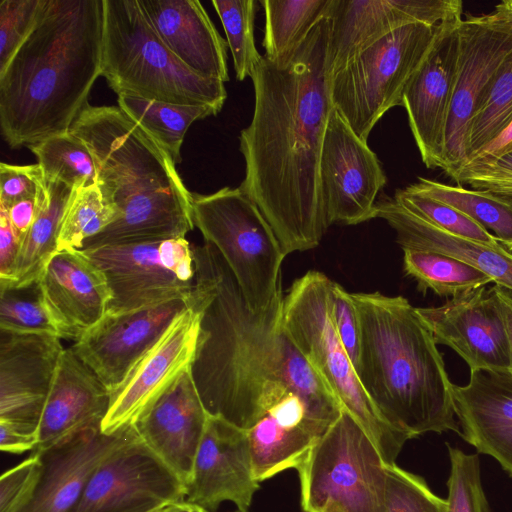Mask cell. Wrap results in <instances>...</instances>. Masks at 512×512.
I'll return each instance as SVG.
<instances>
[{"label":"cell","instance_id":"7c38bea8","mask_svg":"<svg viewBox=\"0 0 512 512\" xmlns=\"http://www.w3.org/2000/svg\"><path fill=\"white\" fill-rule=\"evenodd\" d=\"M387 177L367 141L333 108L320 158V192L327 226L373 219L376 197Z\"/></svg>","mask_w":512,"mask_h":512},{"label":"cell","instance_id":"7dc6e473","mask_svg":"<svg viewBox=\"0 0 512 512\" xmlns=\"http://www.w3.org/2000/svg\"><path fill=\"white\" fill-rule=\"evenodd\" d=\"M472 189L488 191L512 200V152L482 167L463 172L454 180Z\"/></svg>","mask_w":512,"mask_h":512},{"label":"cell","instance_id":"8992f818","mask_svg":"<svg viewBox=\"0 0 512 512\" xmlns=\"http://www.w3.org/2000/svg\"><path fill=\"white\" fill-rule=\"evenodd\" d=\"M101 76L118 95L217 113L227 98L224 82L196 73L166 46L138 0H103Z\"/></svg>","mask_w":512,"mask_h":512},{"label":"cell","instance_id":"74e56055","mask_svg":"<svg viewBox=\"0 0 512 512\" xmlns=\"http://www.w3.org/2000/svg\"><path fill=\"white\" fill-rule=\"evenodd\" d=\"M511 121L512 55L496 76L472 118L466 140V161L493 140Z\"/></svg>","mask_w":512,"mask_h":512},{"label":"cell","instance_id":"7bdbcfd3","mask_svg":"<svg viewBox=\"0 0 512 512\" xmlns=\"http://www.w3.org/2000/svg\"><path fill=\"white\" fill-rule=\"evenodd\" d=\"M46 0L0 2V72L34 29Z\"/></svg>","mask_w":512,"mask_h":512},{"label":"cell","instance_id":"816d5d0a","mask_svg":"<svg viewBox=\"0 0 512 512\" xmlns=\"http://www.w3.org/2000/svg\"><path fill=\"white\" fill-rule=\"evenodd\" d=\"M46 196L47 185L36 196L20 200L8 209H5L14 230L21 240L35 221Z\"/></svg>","mask_w":512,"mask_h":512},{"label":"cell","instance_id":"44dd1931","mask_svg":"<svg viewBox=\"0 0 512 512\" xmlns=\"http://www.w3.org/2000/svg\"><path fill=\"white\" fill-rule=\"evenodd\" d=\"M208 413L190 367L144 411L134 426L141 441L187 486Z\"/></svg>","mask_w":512,"mask_h":512},{"label":"cell","instance_id":"e0dca14e","mask_svg":"<svg viewBox=\"0 0 512 512\" xmlns=\"http://www.w3.org/2000/svg\"><path fill=\"white\" fill-rule=\"evenodd\" d=\"M461 19L440 25L435 42L407 84L402 106L427 168L443 169L447 122L458 61V26Z\"/></svg>","mask_w":512,"mask_h":512},{"label":"cell","instance_id":"d6986e66","mask_svg":"<svg viewBox=\"0 0 512 512\" xmlns=\"http://www.w3.org/2000/svg\"><path fill=\"white\" fill-rule=\"evenodd\" d=\"M63 350L58 336L0 329V421L38 432Z\"/></svg>","mask_w":512,"mask_h":512},{"label":"cell","instance_id":"2e32d148","mask_svg":"<svg viewBox=\"0 0 512 512\" xmlns=\"http://www.w3.org/2000/svg\"><path fill=\"white\" fill-rule=\"evenodd\" d=\"M200 316L189 305L159 341L134 365L121 385L110 394L101 424L104 434L134 425L144 411L191 366L199 334Z\"/></svg>","mask_w":512,"mask_h":512},{"label":"cell","instance_id":"f546056e","mask_svg":"<svg viewBox=\"0 0 512 512\" xmlns=\"http://www.w3.org/2000/svg\"><path fill=\"white\" fill-rule=\"evenodd\" d=\"M47 196L32 226L22 239L13 276L0 287L20 288L36 282L57 252L62 218L73 191L60 181H46Z\"/></svg>","mask_w":512,"mask_h":512},{"label":"cell","instance_id":"7402d4cb","mask_svg":"<svg viewBox=\"0 0 512 512\" xmlns=\"http://www.w3.org/2000/svg\"><path fill=\"white\" fill-rule=\"evenodd\" d=\"M37 281L60 338L83 336L105 316L112 298L103 272L79 249L57 251Z\"/></svg>","mask_w":512,"mask_h":512},{"label":"cell","instance_id":"6da1fadb","mask_svg":"<svg viewBox=\"0 0 512 512\" xmlns=\"http://www.w3.org/2000/svg\"><path fill=\"white\" fill-rule=\"evenodd\" d=\"M323 17L290 58L263 56L251 75L254 111L240 132L245 177L239 188L257 205L288 255L315 248L328 226L320 192V158L333 105Z\"/></svg>","mask_w":512,"mask_h":512},{"label":"cell","instance_id":"9c48e42d","mask_svg":"<svg viewBox=\"0 0 512 512\" xmlns=\"http://www.w3.org/2000/svg\"><path fill=\"white\" fill-rule=\"evenodd\" d=\"M387 464L344 409L296 469L304 512H385Z\"/></svg>","mask_w":512,"mask_h":512},{"label":"cell","instance_id":"c3c4849f","mask_svg":"<svg viewBox=\"0 0 512 512\" xmlns=\"http://www.w3.org/2000/svg\"><path fill=\"white\" fill-rule=\"evenodd\" d=\"M161 264L180 281L193 283L195 277L193 249L185 238L161 241L158 247Z\"/></svg>","mask_w":512,"mask_h":512},{"label":"cell","instance_id":"4dcf8cb0","mask_svg":"<svg viewBox=\"0 0 512 512\" xmlns=\"http://www.w3.org/2000/svg\"><path fill=\"white\" fill-rule=\"evenodd\" d=\"M410 186L419 193L444 202L468 215L512 253V200L484 191L468 189L419 177Z\"/></svg>","mask_w":512,"mask_h":512},{"label":"cell","instance_id":"d6a6232c","mask_svg":"<svg viewBox=\"0 0 512 512\" xmlns=\"http://www.w3.org/2000/svg\"><path fill=\"white\" fill-rule=\"evenodd\" d=\"M331 0H262L264 57L273 62L290 58L313 27L326 16Z\"/></svg>","mask_w":512,"mask_h":512},{"label":"cell","instance_id":"ac0fdd59","mask_svg":"<svg viewBox=\"0 0 512 512\" xmlns=\"http://www.w3.org/2000/svg\"><path fill=\"white\" fill-rule=\"evenodd\" d=\"M416 309L436 344L453 349L470 371H510L507 334L491 288L482 286L441 306Z\"/></svg>","mask_w":512,"mask_h":512},{"label":"cell","instance_id":"9f6ffc18","mask_svg":"<svg viewBox=\"0 0 512 512\" xmlns=\"http://www.w3.org/2000/svg\"><path fill=\"white\" fill-rule=\"evenodd\" d=\"M173 504L171 505H165V506H160V507H157L155 509H152L150 511H147V512H168V510L170 509V507L172 506Z\"/></svg>","mask_w":512,"mask_h":512},{"label":"cell","instance_id":"db71d44e","mask_svg":"<svg viewBox=\"0 0 512 512\" xmlns=\"http://www.w3.org/2000/svg\"><path fill=\"white\" fill-rule=\"evenodd\" d=\"M491 289L505 326L509 346L510 372L512 373V291L499 285H494Z\"/></svg>","mask_w":512,"mask_h":512},{"label":"cell","instance_id":"d590c367","mask_svg":"<svg viewBox=\"0 0 512 512\" xmlns=\"http://www.w3.org/2000/svg\"><path fill=\"white\" fill-rule=\"evenodd\" d=\"M120 216L118 208L104 200L97 184L73 189L62 218L57 251L81 250L87 239L98 235Z\"/></svg>","mask_w":512,"mask_h":512},{"label":"cell","instance_id":"f35d334b","mask_svg":"<svg viewBox=\"0 0 512 512\" xmlns=\"http://www.w3.org/2000/svg\"><path fill=\"white\" fill-rule=\"evenodd\" d=\"M409 212L452 235L486 243L500 244L489 232L460 210L414 190L410 185L397 189L394 197Z\"/></svg>","mask_w":512,"mask_h":512},{"label":"cell","instance_id":"8fae6325","mask_svg":"<svg viewBox=\"0 0 512 512\" xmlns=\"http://www.w3.org/2000/svg\"><path fill=\"white\" fill-rule=\"evenodd\" d=\"M511 55L512 15L501 2L488 14L460 21L457 71L442 169L453 180L466 162V140L472 118Z\"/></svg>","mask_w":512,"mask_h":512},{"label":"cell","instance_id":"7a4b0ae2","mask_svg":"<svg viewBox=\"0 0 512 512\" xmlns=\"http://www.w3.org/2000/svg\"><path fill=\"white\" fill-rule=\"evenodd\" d=\"M192 249L188 303L198 311L200 326L190 372L208 415L248 430L269 406L294 392L332 424L343 408L286 332L284 295L255 313L216 247L205 241Z\"/></svg>","mask_w":512,"mask_h":512},{"label":"cell","instance_id":"680465c9","mask_svg":"<svg viewBox=\"0 0 512 512\" xmlns=\"http://www.w3.org/2000/svg\"><path fill=\"white\" fill-rule=\"evenodd\" d=\"M234 512H242V511H240V510H236V511H234Z\"/></svg>","mask_w":512,"mask_h":512},{"label":"cell","instance_id":"4fadbf2b","mask_svg":"<svg viewBox=\"0 0 512 512\" xmlns=\"http://www.w3.org/2000/svg\"><path fill=\"white\" fill-rule=\"evenodd\" d=\"M185 498L184 484L139 437L97 467L72 512H147Z\"/></svg>","mask_w":512,"mask_h":512},{"label":"cell","instance_id":"3957f363","mask_svg":"<svg viewBox=\"0 0 512 512\" xmlns=\"http://www.w3.org/2000/svg\"><path fill=\"white\" fill-rule=\"evenodd\" d=\"M103 0H46L0 72V129L11 148L66 133L101 76Z\"/></svg>","mask_w":512,"mask_h":512},{"label":"cell","instance_id":"d4e9b609","mask_svg":"<svg viewBox=\"0 0 512 512\" xmlns=\"http://www.w3.org/2000/svg\"><path fill=\"white\" fill-rule=\"evenodd\" d=\"M452 397L461 437L512 478V373L473 370L466 385L452 384Z\"/></svg>","mask_w":512,"mask_h":512},{"label":"cell","instance_id":"9a60e30c","mask_svg":"<svg viewBox=\"0 0 512 512\" xmlns=\"http://www.w3.org/2000/svg\"><path fill=\"white\" fill-rule=\"evenodd\" d=\"M188 301L173 299L125 313L105 314L75 341L72 349L111 394L188 308Z\"/></svg>","mask_w":512,"mask_h":512},{"label":"cell","instance_id":"4316f807","mask_svg":"<svg viewBox=\"0 0 512 512\" xmlns=\"http://www.w3.org/2000/svg\"><path fill=\"white\" fill-rule=\"evenodd\" d=\"M331 425L297 393L278 399L246 430L257 481L297 469Z\"/></svg>","mask_w":512,"mask_h":512},{"label":"cell","instance_id":"8d00e7d4","mask_svg":"<svg viewBox=\"0 0 512 512\" xmlns=\"http://www.w3.org/2000/svg\"><path fill=\"white\" fill-rule=\"evenodd\" d=\"M258 3L256 0L212 1L222 22L239 81L251 77L263 59L256 48L254 38V21Z\"/></svg>","mask_w":512,"mask_h":512},{"label":"cell","instance_id":"30bf717a","mask_svg":"<svg viewBox=\"0 0 512 512\" xmlns=\"http://www.w3.org/2000/svg\"><path fill=\"white\" fill-rule=\"evenodd\" d=\"M438 26L409 24L380 38L330 77L333 108L367 141L382 116L402 106L410 79L430 52Z\"/></svg>","mask_w":512,"mask_h":512},{"label":"cell","instance_id":"603a6c76","mask_svg":"<svg viewBox=\"0 0 512 512\" xmlns=\"http://www.w3.org/2000/svg\"><path fill=\"white\" fill-rule=\"evenodd\" d=\"M139 438L134 425L104 434L90 428L39 454L42 470L30 503L21 512H72L97 467L113 452Z\"/></svg>","mask_w":512,"mask_h":512},{"label":"cell","instance_id":"f5cc1de1","mask_svg":"<svg viewBox=\"0 0 512 512\" xmlns=\"http://www.w3.org/2000/svg\"><path fill=\"white\" fill-rule=\"evenodd\" d=\"M38 432L0 421V449L12 454L33 451L38 444Z\"/></svg>","mask_w":512,"mask_h":512},{"label":"cell","instance_id":"f1b7e54d","mask_svg":"<svg viewBox=\"0 0 512 512\" xmlns=\"http://www.w3.org/2000/svg\"><path fill=\"white\" fill-rule=\"evenodd\" d=\"M373 218L385 220L403 250L444 254L480 270L496 285L512 291V253L501 244L489 245L445 232L402 207L394 198L377 201Z\"/></svg>","mask_w":512,"mask_h":512},{"label":"cell","instance_id":"1f68e13d","mask_svg":"<svg viewBox=\"0 0 512 512\" xmlns=\"http://www.w3.org/2000/svg\"><path fill=\"white\" fill-rule=\"evenodd\" d=\"M118 106L171 156L181 161V146L192 123L218 114L207 105H178L140 97L118 95Z\"/></svg>","mask_w":512,"mask_h":512},{"label":"cell","instance_id":"ee69618b","mask_svg":"<svg viewBox=\"0 0 512 512\" xmlns=\"http://www.w3.org/2000/svg\"><path fill=\"white\" fill-rule=\"evenodd\" d=\"M42 470L39 454L5 471L0 478V512H21L32 500Z\"/></svg>","mask_w":512,"mask_h":512},{"label":"cell","instance_id":"5bb4252c","mask_svg":"<svg viewBox=\"0 0 512 512\" xmlns=\"http://www.w3.org/2000/svg\"><path fill=\"white\" fill-rule=\"evenodd\" d=\"M460 0H331L328 69L330 77L365 48L409 24L438 26L461 19Z\"/></svg>","mask_w":512,"mask_h":512},{"label":"cell","instance_id":"836d02e7","mask_svg":"<svg viewBox=\"0 0 512 512\" xmlns=\"http://www.w3.org/2000/svg\"><path fill=\"white\" fill-rule=\"evenodd\" d=\"M404 271L425 293L430 289L440 296H451L486 286L493 280L480 270L456 258L428 251L406 249Z\"/></svg>","mask_w":512,"mask_h":512},{"label":"cell","instance_id":"e575fe53","mask_svg":"<svg viewBox=\"0 0 512 512\" xmlns=\"http://www.w3.org/2000/svg\"><path fill=\"white\" fill-rule=\"evenodd\" d=\"M46 181H60L72 189L97 184L95 158L80 137L68 131L28 147Z\"/></svg>","mask_w":512,"mask_h":512},{"label":"cell","instance_id":"6f0895ef","mask_svg":"<svg viewBox=\"0 0 512 512\" xmlns=\"http://www.w3.org/2000/svg\"><path fill=\"white\" fill-rule=\"evenodd\" d=\"M506 10L512 15V0L502 1L501 2Z\"/></svg>","mask_w":512,"mask_h":512},{"label":"cell","instance_id":"11a10c76","mask_svg":"<svg viewBox=\"0 0 512 512\" xmlns=\"http://www.w3.org/2000/svg\"><path fill=\"white\" fill-rule=\"evenodd\" d=\"M168 512H211L186 501L173 504Z\"/></svg>","mask_w":512,"mask_h":512},{"label":"cell","instance_id":"83f0119b","mask_svg":"<svg viewBox=\"0 0 512 512\" xmlns=\"http://www.w3.org/2000/svg\"><path fill=\"white\" fill-rule=\"evenodd\" d=\"M166 46L196 73L229 80L227 41L197 0H138Z\"/></svg>","mask_w":512,"mask_h":512},{"label":"cell","instance_id":"cb8c5ba5","mask_svg":"<svg viewBox=\"0 0 512 512\" xmlns=\"http://www.w3.org/2000/svg\"><path fill=\"white\" fill-rule=\"evenodd\" d=\"M160 242L82 250L106 277L112 294L106 314L134 311L173 299H189L194 282L180 281L161 264Z\"/></svg>","mask_w":512,"mask_h":512},{"label":"cell","instance_id":"ba28073f","mask_svg":"<svg viewBox=\"0 0 512 512\" xmlns=\"http://www.w3.org/2000/svg\"><path fill=\"white\" fill-rule=\"evenodd\" d=\"M192 219L227 263L248 307L255 313L267 310L283 294L286 255L257 205L239 187L192 193Z\"/></svg>","mask_w":512,"mask_h":512},{"label":"cell","instance_id":"277c9868","mask_svg":"<svg viewBox=\"0 0 512 512\" xmlns=\"http://www.w3.org/2000/svg\"><path fill=\"white\" fill-rule=\"evenodd\" d=\"M70 131L91 150L103 198L121 213L81 250L185 238L194 229L192 193L176 164L119 106L87 104Z\"/></svg>","mask_w":512,"mask_h":512},{"label":"cell","instance_id":"bcb514c9","mask_svg":"<svg viewBox=\"0 0 512 512\" xmlns=\"http://www.w3.org/2000/svg\"><path fill=\"white\" fill-rule=\"evenodd\" d=\"M47 185L43 170L37 164H0V207L8 209L14 203L36 196Z\"/></svg>","mask_w":512,"mask_h":512},{"label":"cell","instance_id":"52a82bcc","mask_svg":"<svg viewBox=\"0 0 512 512\" xmlns=\"http://www.w3.org/2000/svg\"><path fill=\"white\" fill-rule=\"evenodd\" d=\"M333 282L318 271L296 279L283 299L284 328L342 408L374 442L385 463L395 464L410 438L381 415L358 379L331 318Z\"/></svg>","mask_w":512,"mask_h":512},{"label":"cell","instance_id":"60d3db41","mask_svg":"<svg viewBox=\"0 0 512 512\" xmlns=\"http://www.w3.org/2000/svg\"><path fill=\"white\" fill-rule=\"evenodd\" d=\"M450 459L446 512H490L478 454H467L446 444Z\"/></svg>","mask_w":512,"mask_h":512},{"label":"cell","instance_id":"681fc988","mask_svg":"<svg viewBox=\"0 0 512 512\" xmlns=\"http://www.w3.org/2000/svg\"><path fill=\"white\" fill-rule=\"evenodd\" d=\"M21 238L14 230L7 211L0 207V282L9 281L21 247Z\"/></svg>","mask_w":512,"mask_h":512},{"label":"cell","instance_id":"b9f144b4","mask_svg":"<svg viewBox=\"0 0 512 512\" xmlns=\"http://www.w3.org/2000/svg\"><path fill=\"white\" fill-rule=\"evenodd\" d=\"M385 512H446V500L434 494L424 478L387 464Z\"/></svg>","mask_w":512,"mask_h":512},{"label":"cell","instance_id":"ffe728a7","mask_svg":"<svg viewBox=\"0 0 512 512\" xmlns=\"http://www.w3.org/2000/svg\"><path fill=\"white\" fill-rule=\"evenodd\" d=\"M259 483L247 431L208 415L185 501L211 512L230 501L247 512Z\"/></svg>","mask_w":512,"mask_h":512},{"label":"cell","instance_id":"f907efd6","mask_svg":"<svg viewBox=\"0 0 512 512\" xmlns=\"http://www.w3.org/2000/svg\"><path fill=\"white\" fill-rule=\"evenodd\" d=\"M510 152H512V121L487 145L469 156L457 176L492 163Z\"/></svg>","mask_w":512,"mask_h":512},{"label":"cell","instance_id":"484cf974","mask_svg":"<svg viewBox=\"0 0 512 512\" xmlns=\"http://www.w3.org/2000/svg\"><path fill=\"white\" fill-rule=\"evenodd\" d=\"M110 391L71 348L64 349L49 391L32 452L62 445L81 432L101 427Z\"/></svg>","mask_w":512,"mask_h":512},{"label":"cell","instance_id":"5b68a950","mask_svg":"<svg viewBox=\"0 0 512 512\" xmlns=\"http://www.w3.org/2000/svg\"><path fill=\"white\" fill-rule=\"evenodd\" d=\"M351 296L361 331L356 374L381 415L410 439L428 432L460 435L453 383L417 309L402 296Z\"/></svg>","mask_w":512,"mask_h":512},{"label":"cell","instance_id":"f6af8a7d","mask_svg":"<svg viewBox=\"0 0 512 512\" xmlns=\"http://www.w3.org/2000/svg\"><path fill=\"white\" fill-rule=\"evenodd\" d=\"M331 318L339 340L356 372L361 352L359 319L351 293L336 282H333L331 292Z\"/></svg>","mask_w":512,"mask_h":512},{"label":"cell","instance_id":"ab89813d","mask_svg":"<svg viewBox=\"0 0 512 512\" xmlns=\"http://www.w3.org/2000/svg\"><path fill=\"white\" fill-rule=\"evenodd\" d=\"M0 329L58 336L38 281L20 288L0 287Z\"/></svg>","mask_w":512,"mask_h":512}]
</instances>
